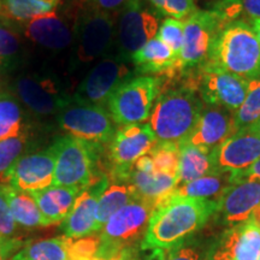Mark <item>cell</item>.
<instances>
[{"mask_svg": "<svg viewBox=\"0 0 260 260\" xmlns=\"http://www.w3.org/2000/svg\"><path fill=\"white\" fill-rule=\"evenodd\" d=\"M217 201L182 198L171 193L152 213L142 248L162 252L178 246L205 225L217 212Z\"/></svg>", "mask_w": 260, "mask_h": 260, "instance_id": "obj_1", "label": "cell"}, {"mask_svg": "<svg viewBox=\"0 0 260 260\" xmlns=\"http://www.w3.org/2000/svg\"><path fill=\"white\" fill-rule=\"evenodd\" d=\"M204 105L197 92L186 83L160 90L148 122L157 141L178 146L186 141Z\"/></svg>", "mask_w": 260, "mask_h": 260, "instance_id": "obj_2", "label": "cell"}, {"mask_svg": "<svg viewBox=\"0 0 260 260\" xmlns=\"http://www.w3.org/2000/svg\"><path fill=\"white\" fill-rule=\"evenodd\" d=\"M207 61L245 80L260 77V44L252 25L243 19L225 25Z\"/></svg>", "mask_w": 260, "mask_h": 260, "instance_id": "obj_3", "label": "cell"}, {"mask_svg": "<svg viewBox=\"0 0 260 260\" xmlns=\"http://www.w3.org/2000/svg\"><path fill=\"white\" fill-rule=\"evenodd\" d=\"M51 147L54 153L53 186L82 191L106 174L98 170L104 146L65 135Z\"/></svg>", "mask_w": 260, "mask_h": 260, "instance_id": "obj_4", "label": "cell"}, {"mask_svg": "<svg viewBox=\"0 0 260 260\" xmlns=\"http://www.w3.org/2000/svg\"><path fill=\"white\" fill-rule=\"evenodd\" d=\"M155 204L136 197L105 223L95 253L102 260H125V251L144 235Z\"/></svg>", "mask_w": 260, "mask_h": 260, "instance_id": "obj_5", "label": "cell"}, {"mask_svg": "<svg viewBox=\"0 0 260 260\" xmlns=\"http://www.w3.org/2000/svg\"><path fill=\"white\" fill-rule=\"evenodd\" d=\"M116 38L115 17L88 4L77 15L74 25L71 67L77 69L106 56Z\"/></svg>", "mask_w": 260, "mask_h": 260, "instance_id": "obj_6", "label": "cell"}, {"mask_svg": "<svg viewBox=\"0 0 260 260\" xmlns=\"http://www.w3.org/2000/svg\"><path fill=\"white\" fill-rule=\"evenodd\" d=\"M160 79L149 75L133 76L117 87L106 103L112 121L121 125L144 123L149 119L158 94Z\"/></svg>", "mask_w": 260, "mask_h": 260, "instance_id": "obj_7", "label": "cell"}, {"mask_svg": "<svg viewBox=\"0 0 260 260\" xmlns=\"http://www.w3.org/2000/svg\"><path fill=\"white\" fill-rule=\"evenodd\" d=\"M183 76L187 77L184 83L195 90L206 105L220 106L236 112L245 102L246 80L210 61Z\"/></svg>", "mask_w": 260, "mask_h": 260, "instance_id": "obj_8", "label": "cell"}, {"mask_svg": "<svg viewBox=\"0 0 260 260\" xmlns=\"http://www.w3.org/2000/svg\"><path fill=\"white\" fill-rule=\"evenodd\" d=\"M58 124L68 135L100 146L109 145L117 130L105 107L84 103L74 95L58 113Z\"/></svg>", "mask_w": 260, "mask_h": 260, "instance_id": "obj_9", "label": "cell"}, {"mask_svg": "<svg viewBox=\"0 0 260 260\" xmlns=\"http://www.w3.org/2000/svg\"><path fill=\"white\" fill-rule=\"evenodd\" d=\"M158 144L148 123L121 125L109 144L107 159L110 178L129 180L133 165L142 155L148 154Z\"/></svg>", "mask_w": 260, "mask_h": 260, "instance_id": "obj_10", "label": "cell"}, {"mask_svg": "<svg viewBox=\"0 0 260 260\" xmlns=\"http://www.w3.org/2000/svg\"><path fill=\"white\" fill-rule=\"evenodd\" d=\"M223 28V22L212 10H197L184 21L180 54L182 76L209 60L214 40Z\"/></svg>", "mask_w": 260, "mask_h": 260, "instance_id": "obj_11", "label": "cell"}, {"mask_svg": "<svg viewBox=\"0 0 260 260\" xmlns=\"http://www.w3.org/2000/svg\"><path fill=\"white\" fill-rule=\"evenodd\" d=\"M159 19L142 0H130L118 12L116 24L117 58L128 61L140 48L157 37Z\"/></svg>", "mask_w": 260, "mask_h": 260, "instance_id": "obj_12", "label": "cell"}, {"mask_svg": "<svg viewBox=\"0 0 260 260\" xmlns=\"http://www.w3.org/2000/svg\"><path fill=\"white\" fill-rule=\"evenodd\" d=\"M214 171L239 174L251 168L260 158V136L255 125L236 130L211 151Z\"/></svg>", "mask_w": 260, "mask_h": 260, "instance_id": "obj_13", "label": "cell"}, {"mask_svg": "<svg viewBox=\"0 0 260 260\" xmlns=\"http://www.w3.org/2000/svg\"><path fill=\"white\" fill-rule=\"evenodd\" d=\"M133 76L125 60L117 57L104 58L84 76L74 96L84 103L105 107L117 87Z\"/></svg>", "mask_w": 260, "mask_h": 260, "instance_id": "obj_14", "label": "cell"}, {"mask_svg": "<svg viewBox=\"0 0 260 260\" xmlns=\"http://www.w3.org/2000/svg\"><path fill=\"white\" fill-rule=\"evenodd\" d=\"M14 87L19 100L31 112L40 116L58 115L71 99L56 80L44 75H21Z\"/></svg>", "mask_w": 260, "mask_h": 260, "instance_id": "obj_15", "label": "cell"}, {"mask_svg": "<svg viewBox=\"0 0 260 260\" xmlns=\"http://www.w3.org/2000/svg\"><path fill=\"white\" fill-rule=\"evenodd\" d=\"M53 175L54 153L50 147L46 151L22 155L0 183L30 193L53 186Z\"/></svg>", "mask_w": 260, "mask_h": 260, "instance_id": "obj_16", "label": "cell"}, {"mask_svg": "<svg viewBox=\"0 0 260 260\" xmlns=\"http://www.w3.org/2000/svg\"><path fill=\"white\" fill-rule=\"evenodd\" d=\"M99 239L74 240L68 236L25 242L11 260H73L95 255Z\"/></svg>", "mask_w": 260, "mask_h": 260, "instance_id": "obj_17", "label": "cell"}, {"mask_svg": "<svg viewBox=\"0 0 260 260\" xmlns=\"http://www.w3.org/2000/svg\"><path fill=\"white\" fill-rule=\"evenodd\" d=\"M109 181V176L106 174L103 175L79 194L73 210L61 222V230L65 236L79 240L96 233L98 203Z\"/></svg>", "mask_w": 260, "mask_h": 260, "instance_id": "obj_18", "label": "cell"}, {"mask_svg": "<svg viewBox=\"0 0 260 260\" xmlns=\"http://www.w3.org/2000/svg\"><path fill=\"white\" fill-rule=\"evenodd\" d=\"M235 112L220 106L205 104L193 130L182 144L212 151L236 132Z\"/></svg>", "mask_w": 260, "mask_h": 260, "instance_id": "obj_19", "label": "cell"}, {"mask_svg": "<svg viewBox=\"0 0 260 260\" xmlns=\"http://www.w3.org/2000/svg\"><path fill=\"white\" fill-rule=\"evenodd\" d=\"M260 206V181L240 180L226 188L218 200L217 211L229 225L249 219Z\"/></svg>", "mask_w": 260, "mask_h": 260, "instance_id": "obj_20", "label": "cell"}, {"mask_svg": "<svg viewBox=\"0 0 260 260\" xmlns=\"http://www.w3.org/2000/svg\"><path fill=\"white\" fill-rule=\"evenodd\" d=\"M260 225L251 217L223 236L213 260H259Z\"/></svg>", "mask_w": 260, "mask_h": 260, "instance_id": "obj_21", "label": "cell"}, {"mask_svg": "<svg viewBox=\"0 0 260 260\" xmlns=\"http://www.w3.org/2000/svg\"><path fill=\"white\" fill-rule=\"evenodd\" d=\"M24 35L35 44L52 51L73 46L74 28L54 11L23 22Z\"/></svg>", "mask_w": 260, "mask_h": 260, "instance_id": "obj_22", "label": "cell"}, {"mask_svg": "<svg viewBox=\"0 0 260 260\" xmlns=\"http://www.w3.org/2000/svg\"><path fill=\"white\" fill-rule=\"evenodd\" d=\"M130 60L140 74H155L159 76H168L172 80L182 76L180 59L158 37L144 45Z\"/></svg>", "mask_w": 260, "mask_h": 260, "instance_id": "obj_23", "label": "cell"}, {"mask_svg": "<svg viewBox=\"0 0 260 260\" xmlns=\"http://www.w3.org/2000/svg\"><path fill=\"white\" fill-rule=\"evenodd\" d=\"M81 190L76 188L51 186L46 189L30 191L47 226L63 222L73 210Z\"/></svg>", "mask_w": 260, "mask_h": 260, "instance_id": "obj_24", "label": "cell"}, {"mask_svg": "<svg viewBox=\"0 0 260 260\" xmlns=\"http://www.w3.org/2000/svg\"><path fill=\"white\" fill-rule=\"evenodd\" d=\"M129 182L134 187L138 197L152 201L157 207V205L168 198L177 187L178 178L154 171L146 172L132 169Z\"/></svg>", "mask_w": 260, "mask_h": 260, "instance_id": "obj_25", "label": "cell"}, {"mask_svg": "<svg viewBox=\"0 0 260 260\" xmlns=\"http://www.w3.org/2000/svg\"><path fill=\"white\" fill-rule=\"evenodd\" d=\"M109 184L100 195L96 210V233L122 207L138 197L129 180H117L109 177Z\"/></svg>", "mask_w": 260, "mask_h": 260, "instance_id": "obj_26", "label": "cell"}, {"mask_svg": "<svg viewBox=\"0 0 260 260\" xmlns=\"http://www.w3.org/2000/svg\"><path fill=\"white\" fill-rule=\"evenodd\" d=\"M211 174H217L213 168L211 151L188 144L180 145L178 184L188 183Z\"/></svg>", "mask_w": 260, "mask_h": 260, "instance_id": "obj_27", "label": "cell"}, {"mask_svg": "<svg viewBox=\"0 0 260 260\" xmlns=\"http://www.w3.org/2000/svg\"><path fill=\"white\" fill-rule=\"evenodd\" d=\"M230 174H211L190 181L188 183L178 184L172 194L182 198H193V199L213 200L218 203L219 198L232 184Z\"/></svg>", "mask_w": 260, "mask_h": 260, "instance_id": "obj_28", "label": "cell"}, {"mask_svg": "<svg viewBox=\"0 0 260 260\" xmlns=\"http://www.w3.org/2000/svg\"><path fill=\"white\" fill-rule=\"evenodd\" d=\"M4 187L10 212H11L16 224L28 228V229L47 226L30 193L15 189L8 184H4Z\"/></svg>", "mask_w": 260, "mask_h": 260, "instance_id": "obj_29", "label": "cell"}, {"mask_svg": "<svg viewBox=\"0 0 260 260\" xmlns=\"http://www.w3.org/2000/svg\"><path fill=\"white\" fill-rule=\"evenodd\" d=\"M28 133L24 111L17 96L0 93V140L14 138Z\"/></svg>", "mask_w": 260, "mask_h": 260, "instance_id": "obj_30", "label": "cell"}, {"mask_svg": "<svg viewBox=\"0 0 260 260\" xmlns=\"http://www.w3.org/2000/svg\"><path fill=\"white\" fill-rule=\"evenodd\" d=\"M59 2L60 0H3L2 15L15 21L25 22L54 11Z\"/></svg>", "mask_w": 260, "mask_h": 260, "instance_id": "obj_31", "label": "cell"}, {"mask_svg": "<svg viewBox=\"0 0 260 260\" xmlns=\"http://www.w3.org/2000/svg\"><path fill=\"white\" fill-rule=\"evenodd\" d=\"M246 98L235 112L236 129L254 125L260 119V77L246 80Z\"/></svg>", "mask_w": 260, "mask_h": 260, "instance_id": "obj_32", "label": "cell"}, {"mask_svg": "<svg viewBox=\"0 0 260 260\" xmlns=\"http://www.w3.org/2000/svg\"><path fill=\"white\" fill-rule=\"evenodd\" d=\"M153 161V171L178 178L180 167V146L168 142H158L149 152Z\"/></svg>", "mask_w": 260, "mask_h": 260, "instance_id": "obj_33", "label": "cell"}, {"mask_svg": "<svg viewBox=\"0 0 260 260\" xmlns=\"http://www.w3.org/2000/svg\"><path fill=\"white\" fill-rule=\"evenodd\" d=\"M21 52V41L11 25L0 22V71L9 69L17 61Z\"/></svg>", "mask_w": 260, "mask_h": 260, "instance_id": "obj_34", "label": "cell"}, {"mask_svg": "<svg viewBox=\"0 0 260 260\" xmlns=\"http://www.w3.org/2000/svg\"><path fill=\"white\" fill-rule=\"evenodd\" d=\"M28 144V133L14 138L0 140V182L10 168L23 154Z\"/></svg>", "mask_w": 260, "mask_h": 260, "instance_id": "obj_35", "label": "cell"}, {"mask_svg": "<svg viewBox=\"0 0 260 260\" xmlns=\"http://www.w3.org/2000/svg\"><path fill=\"white\" fill-rule=\"evenodd\" d=\"M158 14L167 16L168 18L186 19L197 11L194 0H147Z\"/></svg>", "mask_w": 260, "mask_h": 260, "instance_id": "obj_36", "label": "cell"}, {"mask_svg": "<svg viewBox=\"0 0 260 260\" xmlns=\"http://www.w3.org/2000/svg\"><path fill=\"white\" fill-rule=\"evenodd\" d=\"M183 30L184 23H182L178 19L167 18L162 21L157 34V37L174 51L178 59H180L182 45H183Z\"/></svg>", "mask_w": 260, "mask_h": 260, "instance_id": "obj_37", "label": "cell"}, {"mask_svg": "<svg viewBox=\"0 0 260 260\" xmlns=\"http://www.w3.org/2000/svg\"><path fill=\"white\" fill-rule=\"evenodd\" d=\"M0 237H5V239L19 237L17 234V224L10 212L5 187L3 183H0Z\"/></svg>", "mask_w": 260, "mask_h": 260, "instance_id": "obj_38", "label": "cell"}, {"mask_svg": "<svg viewBox=\"0 0 260 260\" xmlns=\"http://www.w3.org/2000/svg\"><path fill=\"white\" fill-rule=\"evenodd\" d=\"M216 12L223 22L224 27L232 22H235L240 18V15L242 14L243 6L242 0H216L213 8L211 9Z\"/></svg>", "mask_w": 260, "mask_h": 260, "instance_id": "obj_39", "label": "cell"}, {"mask_svg": "<svg viewBox=\"0 0 260 260\" xmlns=\"http://www.w3.org/2000/svg\"><path fill=\"white\" fill-rule=\"evenodd\" d=\"M24 243L21 237H12V239L0 237V260H11Z\"/></svg>", "mask_w": 260, "mask_h": 260, "instance_id": "obj_40", "label": "cell"}, {"mask_svg": "<svg viewBox=\"0 0 260 260\" xmlns=\"http://www.w3.org/2000/svg\"><path fill=\"white\" fill-rule=\"evenodd\" d=\"M129 2L130 0H86V4L113 15L121 11Z\"/></svg>", "mask_w": 260, "mask_h": 260, "instance_id": "obj_41", "label": "cell"}, {"mask_svg": "<svg viewBox=\"0 0 260 260\" xmlns=\"http://www.w3.org/2000/svg\"><path fill=\"white\" fill-rule=\"evenodd\" d=\"M232 177V182L240 181V180H253V181H260V158L256 160L251 168L247 170L239 172V174H230Z\"/></svg>", "mask_w": 260, "mask_h": 260, "instance_id": "obj_42", "label": "cell"}, {"mask_svg": "<svg viewBox=\"0 0 260 260\" xmlns=\"http://www.w3.org/2000/svg\"><path fill=\"white\" fill-rule=\"evenodd\" d=\"M243 11L252 21L260 19V0H242Z\"/></svg>", "mask_w": 260, "mask_h": 260, "instance_id": "obj_43", "label": "cell"}, {"mask_svg": "<svg viewBox=\"0 0 260 260\" xmlns=\"http://www.w3.org/2000/svg\"><path fill=\"white\" fill-rule=\"evenodd\" d=\"M168 260H199V254L191 248H183L171 255Z\"/></svg>", "mask_w": 260, "mask_h": 260, "instance_id": "obj_44", "label": "cell"}, {"mask_svg": "<svg viewBox=\"0 0 260 260\" xmlns=\"http://www.w3.org/2000/svg\"><path fill=\"white\" fill-rule=\"evenodd\" d=\"M252 28L254 30L256 38H258L259 44H260V19H255V21H252Z\"/></svg>", "mask_w": 260, "mask_h": 260, "instance_id": "obj_45", "label": "cell"}, {"mask_svg": "<svg viewBox=\"0 0 260 260\" xmlns=\"http://www.w3.org/2000/svg\"><path fill=\"white\" fill-rule=\"evenodd\" d=\"M253 218H254L255 219V222L256 223H258L259 224V225H260V206L258 207V209H256L255 211H254V213H253Z\"/></svg>", "mask_w": 260, "mask_h": 260, "instance_id": "obj_46", "label": "cell"}, {"mask_svg": "<svg viewBox=\"0 0 260 260\" xmlns=\"http://www.w3.org/2000/svg\"><path fill=\"white\" fill-rule=\"evenodd\" d=\"M73 260H102V259L96 258L95 255H93V256H81V258H76V259H73Z\"/></svg>", "mask_w": 260, "mask_h": 260, "instance_id": "obj_47", "label": "cell"}, {"mask_svg": "<svg viewBox=\"0 0 260 260\" xmlns=\"http://www.w3.org/2000/svg\"><path fill=\"white\" fill-rule=\"evenodd\" d=\"M3 71H0V89L3 88V86H4V80H3Z\"/></svg>", "mask_w": 260, "mask_h": 260, "instance_id": "obj_48", "label": "cell"}, {"mask_svg": "<svg viewBox=\"0 0 260 260\" xmlns=\"http://www.w3.org/2000/svg\"><path fill=\"white\" fill-rule=\"evenodd\" d=\"M254 125H255V128H256V132H258V134H259V136H260V119H259L258 122L255 123Z\"/></svg>", "mask_w": 260, "mask_h": 260, "instance_id": "obj_49", "label": "cell"}, {"mask_svg": "<svg viewBox=\"0 0 260 260\" xmlns=\"http://www.w3.org/2000/svg\"><path fill=\"white\" fill-rule=\"evenodd\" d=\"M3 14V0H0V15Z\"/></svg>", "mask_w": 260, "mask_h": 260, "instance_id": "obj_50", "label": "cell"}, {"mask_svg": "<svg viewBox=\"0 0 260 260\" xmlns=\"http://www.w3.org/2000/svg\"><path fill=\"white\" fill-rule=\"evenodd\" d=\"M259 260H260V255H259Z\"/></svg>", "mask_w": 260, "mask_h": 260, "instance_id": "obj_51", "label": "cell"}]
</instances>
